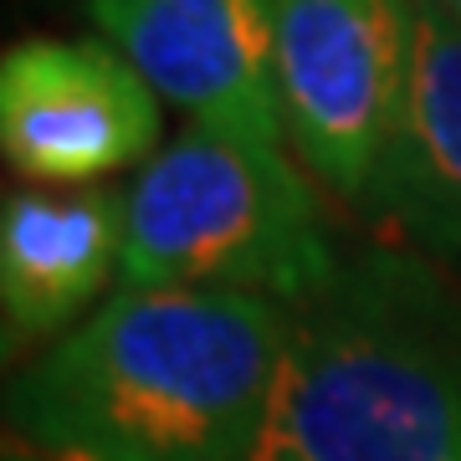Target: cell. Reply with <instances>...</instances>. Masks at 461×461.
Instances as JSON below:
<instances>
[{"label": "cell", "instance_id": "1", "mask_svg": "<svg viewBox=\"0 0 461 461\" xmlns=\"http://www.w3.org/2000/svg\"><path fill=\"white\" fill-rule=\"evenodd\" d=\"M293 308L123 287L11 384V426L67 461H251Z\"/></svg>", "mask_w": 461, "mask_h": 461}, {"label": "cell", "instance_id": "2", "mask_svg": "<svg viewBox=\"0 0 461 461\" xmlns=\"http://www.w3.org/2000/svg\"><path fill=\"white\" fill-rule=\"evenodd\" d=\"M251 461H461V313L405 257H369L293 313Z\"/></svg>", "mask_w": 461, "mask_h": 461}, {"label": "cell", "instance_id": "3", "mask_svg": "<svg viewBox=\"0 0 461 461\" xmlns=\"http://www.w3.org/2000/svg\"><path fill=\"white\" fill-rule=\"evenodd\" d=\"M123 287H205L308 308L333 287L329 230L282 149L190 129L129 185Z\"/></svg>", "mask_w": 461, "mask_h": 461}, {"label": "cell", "instance_id": "4", "mask_svg": "<svg viewBox=\"0 0 461 461\" xmlns=\"http://www.w3.org/2000/svg\"><path fill=\"white\" fill-rule=\"evenodd\" d=\"M282 129L344 200H369L411 72V0H272Z\"/></svg>", "mask_w": 461, "mask_h": 461}, {"label": "cell", "instance_id": "5", "mask_svg": "<svg viewBox=\"0 0 461 461\" xmlns=\"http://www.w3.org/2000/svg\"><path fill=\"white\" fill-rule=\"evenodd\" d=\"M159 93L118 47L21 41L0 57V149L41 185H93L149 159Z\"/></svg>", "mask_w": 461, "mask_h": 461}, {"label": "cell", "instance_id": "6", "mask_svg": "<svg viewBox=\"0 0 461 461\" xmlns=\"http://www.w3.org/2000/svg\"><path fill=\"white\" fill-rule=\"evenodd\" d=\"M87 16L200 129L282 149L272 0H87Z\"/></svg>", "mask_w": 461, "mask_h": 461}, {"label": "cell", "instance_id": "7", "mask_svg": "<svg viewBox=\"0 0 461 461\" xmlns=\"http://www.w3.org/2000/svg\"><path fill=\"white\" fill-rule=\"evenodd\" d=\"M129 190L5 195L0 211V313L5 354L67 329L123 267Z\"/></svg>", "mask_w": 461, "mask_h": 461}, {"label": "cell", "instance_id": "8", "mask_svg": "<svg viewBox=\"0 0 461 461\" xmlns=\"http://www.w3.org/2000/svg\"><path fill=\"white\" fill-rule=\"evenodd\" d=\"M369 200L420 247L461 257V21L441 0H411L405 103Z\"/></svg>", "mask_w": 461, "mask_h": 461}, {"label": "cell", "instance_id": "9", "mask_svg": "<svg viewBox=\"0 0 461 461\" xmlns=\"http://www.w3.org/2000/svg\"><path fill=\"white\" fill-rule=\"evenodd\" d=\"M5 461H47V456H21V451H11Z\"/></svg>", "mask_w": 461, "mask_h": 461}]
</instances>
